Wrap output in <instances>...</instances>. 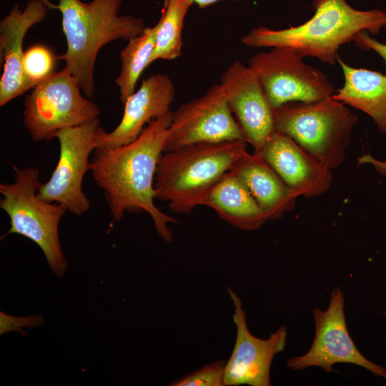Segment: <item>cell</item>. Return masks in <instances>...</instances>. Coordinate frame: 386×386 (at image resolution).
<instances>
[{"mask_svg": "<svg viewBox=\"0 0 386 386\" xmlns=\"http://www.w3.org/2000/svg\"><path fill=\"white\" fill-rule=\"evenodd\" d=\"M173 112L151 121L137 139L116 147H96L91 159L93 177L104 191L113 222L126 212H147L157 234L172 242L169 223L176 219L156 207L154 179L171 124Z\"/></svg>", "mask_w": 386, "mask_h": 386, "instance_id": "cell-1", "label": "cell"}, {"mask_svg": "<svg viewBox=\"0 0 386 386\" xmlns=\"http://www.w3.org/2000/svg\"><path fill=\"white\" fill-rule=\"evenodd\" d=\"M313 16L296 26L272 29L260 26L241 38L242 44L254 48L286 47L302 56H310L334 65L339 48L353 41L361 31L378 34L386 26V13L378 9L361 11L346 0H313Z\"/></svg>", "mask_w": 386, "mask_h": 386, "instance_id": "cell-2", "label": "cell"}, {"mask_svg": "<svg viewBox=\"0 0 386 386\" xmlns=\"http://www.w3.org/2000/svg\"><path fill=\"white\" fill-rule=\"evenodd\" d=\"M123 0H58L55 8L61 15L62 30L66 41V52L59 58L77 80L81 89L94 97V65L100 49L118 39L129 40L142 32V19L119 16Z\"/></svg>", "mask_w": 386, "mask_h": 386, "instance_id": "cell-3", "label": "cell"}, {"mask_svg": "<svg viewBox=\"0 0 386 386\" xmlns=\"http://www.w3.org/2000/svg\"><path fill=\"white\" fill-rule=\"evenodd\" d=\"M246 151V141L230 140L164 152L155 174V199L167 202L172 212H192Z\"/></svg>", "mask_w": 386, "mask_h": 386, "instance_id": "cell-4", "label": "cell"}, {"mask_svg": "<svg viewBox=\"0 0 386 386\" xmlns=\"http://www.w3.org/2000/svg\"><path fill=\"white\" fill-rule=\"evenodd\" d=\"M274 129L297 142L330 170L345 158L351 132L358 121L332 96L312 102H292L273 109Z\"/></svg>", "mask_w": 386, "mask_h": 386, "instance_id": "cell-5", "label": "cell"}, {"mask_svg": "<svg viewBox=\"0 0 386 386\" xmlns=\"http://www.w3.org/2000/svg\"><path fill=\"white\" fill-rule=\"evenodd\" d=\"M15 170L13 183L1 184L0 207L10 219L7 233L18 234L34 242L44 252L50 269L61 277L67 269L59 237V224L67 211L61 204L40 199L42 184L39 170L29 167Z\"/></svg>", "mask_w": 386, "mask_h": 386, "instance_id": "cell-6", "label": "cell"}, {"mask_svg": "<svg viewBox=\"0 0 386 386\" xmlns=\"http://www.w3.org/2000/svg\"><path fill=\"white\" fill-rule=\"evenodd\" d=\"M80 89L66 68L32 89L24 102V123L33 141L50 140L60 129L99 119V107L84 98Z\"/></svg>", "mask_w": 386, "mask_h": 386, "instance_id": "cell-7", "label": "cell"}, {"mask_svg": "<svg viewBox=\"0 0 386 386\" xmlns=\"http://www.w3.org/2000/svg\"><path fill=\"white\" fill-rule=\"evenodd\" d=\"M303 58L291 49L272 47L249 59L248 66L257 75L273 109L288 102H312L335 94L327 76L306 64Z\"/></svg>", "mask_w": 386, "mask_h": 386, "instance_id": "cell-8", "label": "cell"}, {"mask_svg": "<svg viewBox=\"0 0 386 386\" xmlns=\"http://www.w3.org/2000/svg\"><path fill=\"white\" fill-rule=\"evenodd\" d=\"M102 128L96 119L55 134L59 143V157L50 179L38 190L40 199L63 204L78 216L89 210L91 203L82 184L85 174L91 169L89 155L97 147L96 137Z\"/></svg>", "mask_w": 386, "mask_h": 386, "instance_id": "cell-9", "label": "cell"}, {"mask_svg": "<svg viewBox=\"0 0 386 386\" xmlns=\"http://www.w3.org/2000/svg\"><path fill=\"white\" fill-rule=\"evenodd\" d=\"M244 140L224 91L213 84L203 95L173 112L164 152L205 142Z\"/></svg>", "mask_w": 386, "mask_h": 386, "instance_id": "cell-10", "label": "cell"}, {"mask_svg": "<svg viewBox=\"0 0 386 386\" xmlns=\"http://www.w3.org/2000/svg\"><path fill=\"white\" fill-rule=\"evenodd\" d=\"M344 302L343 292L337 287L331 292L327 310H313L315 335L312 345L305 355L289 359L287 365L292 370L315 366L331 372L336 363H350L386 379V368L364 357L352 341L346 325Z\"/></svg>", "mask_w": 386, "mask_h": 386, "instance_id": "cell-11", "label": "cell"}, {"mask_svg": "<svg viewBox=\"0 0 386 386\" xmlns=\"http://www.w3.org/2000/svg\"><path fill=\"white\" fill-rule=\"evenodd\" d=\"M227 290L234 305L237 337L232 355L224 366V385L269 386L273 358L286 345L287 328L281 326L266 340L254 336L248 330L240 297L231 289Z\"/></svg>", "mask_w": 386, "mask_h": 386, "instance_id": "cell-12", "label": "cell"}, {"mask_svg": "<svg viewBox=\"0 0 386 386\" xmlns=\"http://www.w3.org/2000/svg\"><path fill=\"white\" fill-rule=\"evenodd\" d=\"M219 84L245 141L258 152L275 129L273 109L257 75L236 61L222 74Z\"/></svg>", "mask_w": 386, "mask_h": 386, "instance_id": "cell-13", "label": "cell"}, {"mask_svg": "<svg viewBox=\"0 0 386 386\" xmlns=\"http://www.w3.org/2000/svg\"><path fill=\"white\" fill-rule=\"evenodd\" d=\"M51 0H29L24 9L15 4L0 23V106L32 89L23 71V43L27 31L42 21L51 9Z\"/></svg>", "mask_w": 386, "mask_h": 386, "instance_id": "cell-14", "label": "cell"}, {"mask_svg": "<svg viewBox=\"0 0 386 386\" xmlns=\"http://www.w3.org/2000/svg\"><path fill=\"white\" fill-rule=\"evenodd\" d=\"M297 197L321 195L330 188L331 170L287 135L274 130L257 152Z\"/></svg>", "mask_w": 386, "mask_h": 386, "instance_id": "cell-15", "label": "cell"}, {"mask_svg": "<svg viewBox=\"0 0 386 386\" xmlns=\"http://www.w3.org/2000/svg\"><path fill=\"white\" fill-rule=\"evenodd\" d=\"M175 92L172 80L165 74H152L144 79L124 103V114L118 126L111 132L100 129L97 147H119L137 139L145 124L171 112Z\"/></svg>", "mask_w": 386, "mask_h": 386, "instance_id": "cell-16", "label": "cell"}, {"mask_svg": "<svg viewBox=\"0 0 386 386\" xmlns=\"http://www.w3.org/2000/svg\"><path fill=\"white\" fill-rule=\"evenodd\" d=\"M229 171L245 184L269 220L281 217L295 207V194L258 154L246 151Z\"/></svg>", "mask_w": 386, "mask_h": 386, "instance_id": "cell-17", "label": "cell"}, {"mask_svg": "<svg viewBox=\"0 0 386 386\" xmlns=\"http://www.w3.org/2000/svg\"><path fill=\"white\" fill-rule=\"evenodd\" d=\"M203 205L210 207L222 219L240 229H257L269 221L245 184L231 171L215 184Z\"/></svg>", "mask_w": 386, "mask_h": 386, "instance_id": "cell-18", "label": "cell"}, {"mask_svg": "<svg viewBox=\"0 0 386 386\" xmlns=\"http://www.w3.org/2000/svg\"><path fill=\"white\" fill-rule=\"evenodd\" d=\"M337 61L344 75V84L332 98L367 114L379 130L386 133V74L350 66L340 56Z\"/></svg>", "mask_w": 386, "mask_h": 386, "instance_id": "cell-19", "label": "cell"}, {"mask_svg": "<svg viewBox=\"0 0 386 386\" xmlns=\"http://www.w3.org/2000/svg\"><path fill=\"white\" fill-rule=\"evenodd\" d=\"M157 24L146 26L141 34L129 39L120 53L121 71L115 80L119 88L120 100L124 103L136 90V84L154 49Z\"/></svg>", "mask_w": 386, "mask_h": 386, "instance_id": "cell-20", "label": "cell"}, {"mask_svg": "<svg viewBox=\"0 0 386 386\" xmlns=\"http://www.w3.org/2000/svg\"><path fill=\"white\" fill-rule=\"evenodd\" d=\"M193 4L192 0H164L149 65L156 60H173L181 56L184 21Z\"/></svg>", "mask_w": 386, "mask_h": 386, "instance_id": "cell-21", "label": "cell"}, {"mask_svg": "<svg viewBox=\"0 0 386 386\" xmlns=\"http://www.w3.org/2000/svg\"><path fill=\"white\" fill-rule=\"evenodd\" d=\"M56 58L51 49L35 44L24 51L23 71L32 89L55 72Z\"/></svg>", "mask_w": 386, "mask_h": 386, "instance_id": "cell-22", "label": "cell"}, {"mask_svg": "<svg viewBox=\"0 0 386 386\" xmlns=\"http://www.w3.org/2000/svg\"><path fill=\"white\" fill-rule=\"evenodd\" d=\"M225 362L219 360L205 365L198 370L177 380L174 386H224Z\"/></svg>", "mask_w": 386, "mask_h": 386, "instance_id": "cell-23", "label": "cell"}, {"mask_svg": "<svg viewBox=\"0 0 386 386\" xmlns=\"http://www.w3.org/2000/svg\"><path fill=\"white\" fill-rule=\"evenodd\" d=\"M356 46L362 49L372 50L378 54L384 60L386 66V44H383L371 37L367 31L358 33L353 41ZM386 74V72H385Z\"/></svg>", "mask_w": 386, "mask_h": 386, "instance_id": "cell-24", "label": "cell"}, {"mask_svg": "<svg viewBox=\"0 0 386 386\" xmlns=\"http://www.w3.org/2000/svg\"><path fill=\"white\" fill-rule=\"evenodd\" d=\"M370 164L382 175H386V161L375 159L370 154H364L358 158V164Z\"/></svg>", "mask_w": 386, "mask_h": 386, "instance_id": "cell-25", "label": "cell"}, {"mask_svg": "<svg viewBox=\"0 0 386 386\" xmlns=\"http://www.w3.org/2000/svg\"><path fill=\"white\" fill-rule=\"evenodd\" d=\"M219 0H192L194 4H196L199 8H205L210 6Z\"/></svg>", "mask_w": 386, "mask_h": 386, "instance_id": "cell-26", "label": "cell"}]
</instances>
